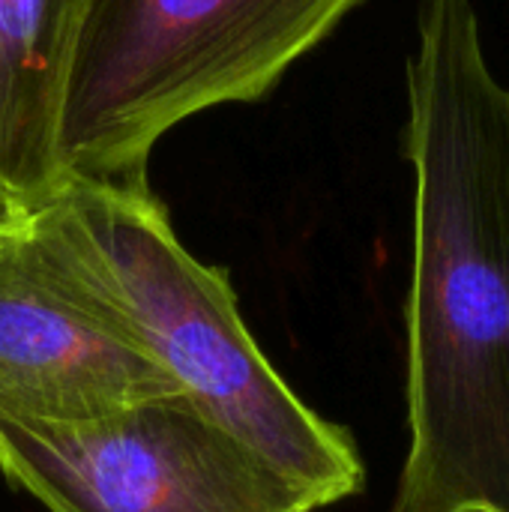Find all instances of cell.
Masks as SVG:
<instances>
[{
    "mask_svg": "<svg viewBox=\"0 0 509 512\" xmlns=\"http://www.w3.org/2000/svg\"><path fill=\"white\" fill-rule=\"evenodd\" d=\"M408 453L390 512H509V90L474 0H423L408 60Z\"/></svg>",
    "mask_w": 509,
    "mask_h": 512,
    "instance_id": "obj_1",
    "label": "cell"
},
{
    "mask_svg": "<svg viewBox=\"0 0 509 512\" xmlns=\"http://www.w3.org/2000/svg\"><path fill=\"white\" fill-rule=\"evenodd\" d=\"M57 279L318 510L366 483L354 438L318 417L252 339L225 270L174 234L147 180H66L21 213Z\"/></svg>",
    "mask_w": 509,
    "mask_h": 512,
    "instance_id": "obj_2",
    "label": "cell"
},
{
    "mask_svg": "<svg viewBox=\"0 0 509 512\" xmlns=\"http://www.w3.org/2000/svg\"><path fill=\"white\" fill-rule=\"evenodd\" d=\"M363 0H90L66 72L63 180H147L165 132L258 102Z\"/></svg>",
    "mask_w": 509,
    "mask_h": 512,
    "instance_id": "obj_3",
    "label": "cell"
},
{
    "mask_svg": "<svg viewBox=\"0 0 509 512\" xmlns=\"http://www.w3.org/2000/svg\"><path fill=\"white\" fill-rule=\"evenodd\" d=\"M0 474L51 512H318L183 393L75 423L0 414Z\"/></svg>",
    "mask_w": 509,
    "mask_h": 512,
    "instance_id": "obj_4",
    "label": "cell"
},
{
    "mask_svg": "<svg viewBox=\"0 0 509 512\" xmlns=\"http://www.w3.org/2000/svg\"><path fill=\"white\" fill-rule=\"evenodd\" d=\"M180 393L48 267L24 216H0V414L75 423Z\"/></svg>",
    "mask_w": 509,
    "mask_h": 512,
    "instance_id": "obj_5",
    "label": "cell"
},
{
    "mask_svg": "<svg viewBox=\"0 0 509 512\" xmlns=\"http://www.w3.org/2000/svg\"><path fill=\"white\" fill-rule=\"evenodd\" d=\"M90 0H0V216L51 201L63 180L57 126Z\"/></svg>",
    "mask_w": 509,
    "mask_h": 512,
    "instance_id": "obj_6",
    "label": "cell"
}]
</instances>
